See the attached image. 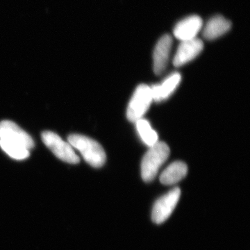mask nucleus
<instances>
[{
    "mask_svg": "<svg viewBox=\"0 0 250 250\" xmlns=\"http://www.w3.org/2000/svg\"><path fill=\"white\" fill-rule=\"evenodd\" d=\"M68 143L83 156L84 160L94 167H101L106 161V154L100 143L95 140L80 134L68 136Z\"/></svg>",
    "mask_w": 250,
    "mask_h": 250,
    "instance_id": "f257e3e1",
    "label": "nucleus"
},
{
    "mask_svg": "<svg viewBox=\"0 0 250 250\" xmlns=\"http://www.w3.org/2000/svg\"><path fill=\"white\" fill-rule=\"evenodd\" d=\"M170 152L168 146L159 141L149 147L141 163V177L145 182H152L155 178L161 166L169 157Z\"/></svg>",
    "mask_w": 250,
    "mask_h": 250,
    "instance_id": "f03ea898",
    "label": "nucleus"
},
{
    "mask_svg": "<svg viewBox=\"0 0 250 250\" xmlns=\"http://www.w3.org/2000/svg\"><path fill=\"white\" fill-rule=\"evenodd\" d=\"M153 102L150 86L146 84L139 85L130 100L126 110V117L131 123H136L143 118Z\"/></svg>",
    "mask_w": 250,
    "mask_h": 250,
    "instance_id": "7ed1b4c3",
    "label": "nucleus"
},
{
    "mask_svg": "<svg viewBox=\"0 0 250 250\" xmlns=\"http://www.w3.org/2000/svg\"><path fill=\"white\" fill-rule=\"evenodd\" d=\"M41 137L45 146L61 160L71 164L80 163V158L75 154L70 143L62 141V138L55 133L44 131L41 134Z\"/></svg>",
    "mask_w": 250,
    "mask_h": 250,
    "instance_id": "20e7f679",
    "label": "nucleus"
},
{
    "mask_svg": "<svg viewBox=\"0 0 250 250\" xmlns=\"http://www.w3.org/2000/svg\"><path fill=\"white\" fill-rule=\"evenodd\" d=\"M181 190L174 188L156 200L152 208V218L154 223L162 224L168 219L178 204Z\"/></svg>",
    "mask_w": 250,
    "mask_h": 250,
    "instance_id": "39448f33",
    "label": "nucleus"
},
{
    "mask_svg": "<svg viewBox=\"0 0 250 250\" xmlns=\"http://www.w3.org/2000/svg\"><path fill=\"white\" fill-rule=\"evenodd\" d=\"M0 139L18 145L29 150L34 147L32 138L14 122L4 121L0 123Z\"/></svg>",
    "mask_w": 250,
    "mask_h": 250,
    "instance_id": "423d86ee",
    "label": "nucleus"
},
{
    "mask_svg": "<svg viewBox=\"0 0 250 250\" xmlns=\"http://www.w3.org/2000/svg\"><path fill=\"white\" fill-rule=\"evenodd\" d=\"M172 42L171 36L166 34L156 43L153 53V68L156 75H161L165 71L170 58Z\"/></svg>",
    "mask_w": 250,
    "mask_h": 250,
    "instance_id": "0eeeda50",
    "label": "nucleus"
},
{
    "mask_svg": "<svg viewBox=\"0 0 250 250\" xmlns=\"http://www.w3.org/2000/svg\"><path fill=\"white\" fill-rule=\"evenodd\" d=\"M204 49V43L201 39L181 41L180 45L174 55V66L180 67L196 58Z\"/></svg>",
    "mask_w": 250,
    "mask_h": 250,
    "instance_id": "6e6552de",
    "label": "nucleus"
},
{
    "mask_svg": "<svg viewBox=\"0 0 250 250\" xmlns=\"http://www.w3.org/2000/svg\"><path fill=\"white\" fill-rule=\"evenodd\" d=\"M203 27V21L198 16H188L177 23L174 28L173 34L180 41L192 40L197 38Z\"/></svg>",
    "mask_w": 250,
    "mask_h": 250,
    "instance_id": "1a4fd4ad",
    "label": "nucleus"
},
{
    "mask_svg": "<svg viewBox=\"0 0 250 250\" xmlns=\"http://www.w3.org/2000/svg\"><path fill=\"white\" fill-rule=\"evenodd\" d=\"M181 80L180 74L175 72L167 77L160 84L151 85L153 101L161 103L170 98L179 86Z\"/></svg>",
    "mask_w": 250,
    "mask_h": 250,
    "instance_id": "9d476101",
    "label": "nucleus"
},
{
    "mask_svg": "<svg viewBox=\"0 0 250 250\" xmlns=\"http://www.w3.org/2000/svg\"><path fill=\"white\" fill-rule=\"evenodd\" d=\"M231 27V22L222 16H215L207 22L202 36L208 41L215 40L226 34Z\"/></svg>",
    "mask_w": 250,
    "mask_h": 250,
    "instance_id": "9b49d317",
    "label": "nucleus"
},
{
    "mask_svg": "<svg viewBox=\"0 0 250 250\" xmlns=\"http://www.w3.org/2000/svg\"><path fill=\"white\" fill-rule=\"evenodd\" d=\"M187 173V164L182 161H175L163 171L160 176V182L164 185H173L182 181Z\"/></svg>",
    "mask_w": 250,
    "mask_h": 250,
    "instance_id": "f8f14e48",
    "label": "nucleus"
},
{
    "mask_svg": "<svg viewBox=\"0 0 250 250\" xmlns=\"http://www.w3.org/2000/svg\"><path fill=\"white\" fill-rule=\"evenodd\" d=\"M136 129L143 142L149 147L159 142V136L155 130L152 129L149 122L144 118L136 121Z\"/></svg>",
    "mask_w": 250,
    "mask_h": 250,
    "instance_id": "ddd939ff",
    "label": "nucleus"
},
{
    "mask_svg": "<svg viewBox=\"0 0 250 250\" xmlns=\"http://www.w3.org/2000/svg\"><path fill=\"white\" fill-rule=\"evenodd\" d=\"M0 147L11 158L17 160H23L27 159L29 156V149L14 143L7 142L4 140L0 139Z\"/></svg>",
    "mask_w": 250,
    "mask_h": 250,
    "instance_id": "4468645a",
    "label": "nucleus"
}]
</instances>
